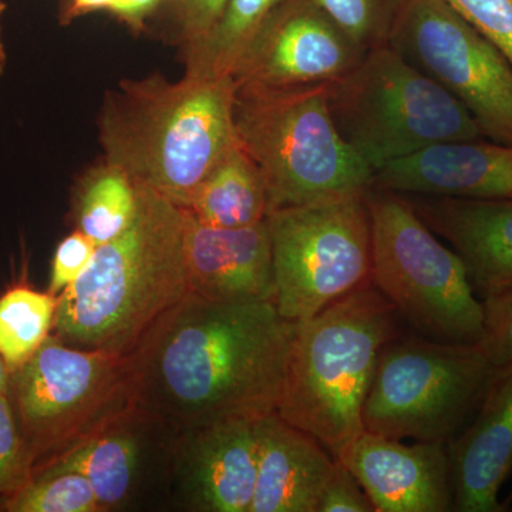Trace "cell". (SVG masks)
I'll return each mask as SVG.
<instances>
[{"mask_svg": "<svg viewBox=\"0 0 512 512\" xmlns=\"http://www.w3.org/2000/svg\"><path fill=\"white\" fill-rule=\"evenodd\" d=\"M298 322L188 292L133 355L136 410L175 434L278 409Z\"/></svg>", "mask_w": 512, "mask_h": 512, "instance_id": "1", "label": "cell"}, {"mask_svg": "<svg viewBox=\"0 0 512 512\" xmlns=\"http://www.w3.org/2000/svg\"><path fill=\"white\" fill-rule=\"evenodd\" d=\"M137 187L130 227L99 245L86 272L57 296L53 335L73 348L134 355L188 293L185 211Z\"/></svg>", "mask_w": 512, "mask_h": 512, "instance_id": "2", "label": "cell"}, {"mask_svg": "<svg viewBox=\"0 0 512 512\" xmlns=\"http://www.w3.org/2000/svg\"><path fill=\"white\" fill-rule=\"evenodd\" d=\"M232 77L161 74L120 83L99 117L107 163L184 208L192 192L238 144Z\"/></svg>", "mask_w": 512, "mask_h": 512, "instance_id": "3", "label": "cell"}, {"mask_svg": "<svg viewBox=\"0 0 512 512\" xmlns=\"http://www.w3.org/2000/svg\"><path fill=\"white\" fill-rule=\"evenodd\" d=\"M372 284L298 322L276 413L336 458L363 427V406L384 343L402 332Z\"/></svg>", "mask_w": 512, "mask_h": 512, "instance_id": "4", "label": "cell"}, {"mask_svg": "<svg viewBox=\"0 0 512 512\" xmlns=\"http://www.w3.org/2000/svg\"><path fill=\"white\" fill-rule=\"evenodd\" d=\"M234 127L264 178L268 212L365 195L373 187V171L333 123L328 86L235 87Z\"/></svg>", "mask_w": 512, "mask_h": 512, "instance_id": "5", "label": "cell"}, {"mask_svg": "<svg viewBox=\"0 0 512 512\" xmlns=\"http://www.w3.org/2000/svg\"><path fill=\"white\" fill-rule=\"evenodd\" d=\"M333 123L373 174L439 144L484 138L466 107L392 46L328 86Z\"/></svg>", "mask_w": 512, "mask_h": 512, "instance_id": "6", "label": "cell"}, {"mask_svg": "<svg viewBox=\"0 0 512 512\" xmlns=\"http://www.w3.org/2000/svg\"><path fill=\"white\" fill-rule=\"evenodd\" d=\"M366 204L372 285L417 335L478 345L484 335L483 301L461 256L424 224L406 195L372 187Z\"/></svg>", "mask_w": 512, "mask_h": 512, "instance_id": "7", "label": "cell"}, {"mask_svg": "<svg viewBox=\"0 0 512 512\" xmlns=\"http://www.w3.org/2000/svg\"><path fill=\"white\" fill-rule=\"evenodd\" d=\"M8 396L37 473L136 410L133 355L73 348L52 333L10 372Z\"/></svg>", "mask_w": 512, "mask_h": 512, "instance_id": "8", "label": "cell"}, {"mask_svg": "<svg viewBox=\"0 0 512 512\" xmlns=\"http://www.w3.org/2000/svg\"><path fill=\"white\" fill-rule=\"evenodd\" d=\"M495 369L478 345L400 332L380 350L363 427L387 439L450 444L476 416Z\"/></svg>", "mask_w": 512, "mask_h": 512, "instance_id": "9", "label": "cell"}, {"mask_svg": "<svg viewBox=\"0 0 512 512\" xmlns=\"http://www.w3.org/2000/svg\"><path fill=\"white\" fill-rule=\"evenodd\" d=\"M266 222L275 305L284 318L311 319L372 284V224L366 194L271 211Z\"/></svg>", "mask_w": 512, "mask_h": 512, "instance_id": "10", "label": "cell"}, {"mask_svg": "<svg viewBox=\"0 0 512 512\" xmlns=\"http://www.w3.org/2000/svg\"><path fill=\"white\" fill-rule=\"evenodd\" d=\"M389 45L460 101L485 140L512 146V64L444 0H409Z\"/></svg>", "mask_w": 512, "mask_h": 512, "instance_id": "11", "label": "cell"}, {"mask_svg": "<svg viewBox=\"0 0 512 512\" xmlns=\"http://www.w3.org/2000/svg\"><path fill=\"white\" fill-rule=\"evenodd\" d=\"M366 53L315 0H292L258 33L232 80L251 90L329 86Z\"/></svg>", "mask_w": 512, "mask_h": 512, "instance_id": "12", "label": "cell"}, {"mask_svg": "<svg viewBox=\"0 0 512 512\" xmlns=\"http://www.w3.org/2000/svg\"><path fill=\"white\" fill-rule=\"evenodd\" d=\"M335 460L362 485L375 512L454 511L448 444H403L365 430Z\"/></svg>", "mask_w": 512, "mask_h": 512, "instance_id": "13", "label": "cell"}, {"mask_svg": "<svg viewBox=\"0 0 512 512\" xmlns=\"http://www.w3.org/2000/svg\"><path fill=\"white\" fill-rule=\"evenodd\" d=\"M184 211L188 292L214 302L275 303L266 218L248 227L221 228L202 224Z\"/></svg>", "mask_w": 512, "mask_h": 512, "instance_id": "14", "label": "cell"}, {"mask_svg": "<svg viewBox=\"0 0 512 512\" xmlns=\"http://www.w3.org/2000/svg\"><path fill=\"white\" fill-rule=\"evenodd\" d=\"M255 421H217L177 434L175 467L192 510L249 512L258 468Z\"/></svg>", "mask_w": 512, "mask_h": 512, "instance_id": "15", "label": "cell"}, {"mask_svg": "<svg viewBox=\"0 0 512 512\" xmlns=\"http://www.w3.org/2000/svg\"><path fill=\"white\" fill-rule=\"evenodd\" d=\"M406 197L424 224L461 256L481 301L511 291L512 200Z\"/></svg>", "mask_w": 512, "mask_h": 512, "instance_id": "16", "label": "cell"}, {"mask_svg": "<svg viewBox=\"0 0 512 512\" xmlns=\"http://www.w3.org/2000/svg\"><path fill=\"white\" fill-rule=\"evenodd\" d=\"M373 187L406 195L512 200V146L485 138L439 144L380 168Z\"/></svg>", "mask_w": 512, "mask_h": 512, "instance_id": "17", "label": "cell"}, {"mask_svg": "<svg viewBox=\"0 0 512 512\" xmlns=\"http://www.w3.org/2000/svg\"><path fill=\"white\" fill-rule=\"evenodd\" d=\"M448 453L454 511L504 512L501 488L512 476V360L495 369L480 409Z\"/></svg>", "mask_w": 512, "mask_h": 512, "instance_id": "18", "label": "cell"}, {"mask_svg": "<svg viewBox=\"0 0 512 512\" xmlns=\"http://www.w3.org/2000/svg\"><path fill=\"white\" fill-rule=\"evenodd\" d=\"M258 468L249 512H316L336 460L278 413L255 421Z\"/></svg>", "mask_w": 512, "mask_h": 512, "instance_id": "19", "label": "cell"}, {"mask_svg": "<svg viewBox=\"0 0 512 512\" xmlns=\"http://www.w3.org/2000/svg\"><path fill=\"white\" fill-rule=\"evenodd\" d=\"M146 421V417L133 410L40 468L33 478L40 474L76 471L92 484L101 512L123 507L133 497L143 473L141 427Z\"/></svg>", "mask_w": 512, "mask_h": 512, "instance_id": "20", "label": "cell"}, {"mask_svg": "<svg viewBox=\"0 0 512 512\" xmlns=\"http://www.w3.org/2000/svg\"><path fill=\"white\" fill-rule=\"evenodd\" d=\"M184 210L212 227L241 228L264 221L269 202L261 171L237 144L195 188Z\"/></svg>", "mask_w": 512, "mask_h": 512, "instance_id": "21", "label": "cell"}, {"mask_svg": "<svg viewBox=\"0 0 512 512\" xmlns=\"http://www.w3.org/2000/svg\"><path fill=\"white\" fill-rule=\"evenodd\" d=\"M292 0H229L217 28L200 45L185 50V73L232 77L268 20Z\"/></svg>", "mask_w": 512, "mask_h": 512, "instance_id": "22", "label": "cell"}, {"mask_svg": "<svg viewBox=\"0 0 512 512\" xmlns=\"http://www.w3.org/2000/svg\"><path fill=\"white\" fill-rule=\"evenodd\" d=\"M136 181L117 165L104 161L87 175L74 207L76 229L101 244L130 227L138 210Z\"/></svg>", "mask_w": 512, "mask_h": 512, "instance_id": "23", "label": "cell"}, {"mask_svg": "<svg viewBox=\"0 0 512 512\" xmlns=\"http://www.w3.org/2000/svg\"><path fill=\"white\" fill-rule=\"evenodd\" d=\"M56 295L16 285L0 296V356L10 372L25 365L53 333Z\"/></svg>", "mask_w": 512, "mask_h": 512, "instance_id": "24", "label": "cell"}, {"mask_svg": "<svg viewBox=\"0 0 512 512\" xmlns=\"http://www.w3.org/2000/svg\"><path fill=\"white\" fill-rule=\"evenodd\" d=\"M2 507L8 512H101L92 484L76 471L40 474Z\"/></svg>", "mask_w": 512, "mask_h": 512, "instance_id": "25", "label": "cell"}, {"mask_svg": "<svg viewBox=\"0 0 512 512\" xmlns=\"http://www.w3.org/2000/svg\"><path fill=\"white\" fill-rule=\"evenodd\" d=\"M367 52L389 45L409 0H315Z\"/></svg>", "mask_w": 512, "mask_h": 512, "instance_id": "26", "label": "cell"}, {"mask_svg": "<svg viewBox=\"0 0 512 512\" xmlns=\"http://www.w3.org/2000/svg\"><path fill=\"white\" fill-rule=\"evenodd\" d=\"M35 464L8 393L0 394V505L32 483Z\"/></svg>", "mask_w": 512, "mask_h": 512, "instance_id": "27", "label": "cell"}, {"mask_svg": "<svg viewBox=\"0 0 512 512\" xmlns=\"http://www.w3.org/2000/svg\"><path fill=\"white\" fill-rule=\"evenodd\" d=\"M512 64V0H444Z\"/></svg>", "mask_w": 512, "mask_h": 512, "instance_id": "28", "label": "cell"}, {"mask_svg": "<svg viewBox=\"0 0 512 512\" xmlns=\"http://www.w3.org/2000/svg\"><path fill=\"white\" fill-rule=\"evenodd\" d=\"M484 335L478 343L495 367L512 360V289L484 299Z\"/></svg>", "mask_w": 512, "mask_h": 512, "instance_id": "29", "label": "cell"}, {"mask_svg": "<svg viewBox=\"0 0 512 512\" xmlns=\"http://www.w3.org/2000/svg\"><path fill=\"white\" fill-rule=\"evenodd\" d=\"M96 249V242L79 229L64 238L57 245L55 256H53L47 292L59 296L70 285H73L89 268Z\"/></svg>", "mask_w": 512, "mask_h": 512, "instance_id": "30", "label": "cell"}, {"mask_svg": "<svg viewBox=\"0 0 512 512\" xmlns=\"http://www.w3.org/2000/svg\"><path fill=\"white\" fill-rule=\"evenodd\" d=\"M316 512H375V507L348 468L336 461Z\"/></svg>", "mask_w": 512, "mask_h": 512, "instance_id": "31", "label": "cell"}, {"mask_svg": "<svg viewBox=\"0 0 512 512\" xmlns=\"http://www.w3.org/2000/svg\"><path fill=\"white\" fill-rule=\"evenodd\" d=\"M229 0H181L184 52L200 45L224 16Z\"/></svg>", "mask_w": 512, "mask_h": 512, "instance_id": "32", "label": "cell"}, {"mask_svg": "<svg viewBox=\"0 0 512 512\" xmlns=\"http://www.w3.org/2000/svg\"><path fill=\"white\" fill-rule=\"evenodd\" d=\"M160 0H117L111 12L120 16L124 22L133 28L143 25L148 13L153 12Z\"/></svg>", "mask_w": 512, "mask_h": 512, "instance_id": "33", "label": "cell"}, {"mask_svg": "<svg viewBox=\"0 0 512 512\" xmlns=\"http://www.w3.org/2000/svg\"><path fill=\"white\" fill-rule=\"evenodd\" d=\"M117 0H70V5L64 10V19L72 20L77 16L86 15L99 9H113Z\"/></svg>", "mask_w": 512, "mask_h": 512, "instance_id": "34", "label": "cell"}, {"mask_svg": "<svg viewBox=\"0 0 512 512\" xmlns=\"http://www.w3.org/2000/svg\"><path fill=\"white\" fill-rule=\"evenodd\" d=\"M10 382V369L0 356V394L8 393Z\"/></svg>", "mask_w": 512, "mask_h": 512, "instance_id": "35", "label": "cell"}, {"mask_svg": "<svg viewBox=\"0 0 512 512\" xmlns=\"http://www.w3.org/2000/svg\"><path fill=\"white\" fill-rule=\"evenodd\" d=\"M6 6L5 3L0 0V22H2L3 12H5ZM0 59L6 60V52L5 46H3L2 42V26H0Z\"/></svg>", "mask_w": 512, "mask_h": 512, "instance_id": "36", "label": "cell"}, {"mask_svg": "<svg viewBox=\"0 0 512 512\" xmlns=\"http://www.w3.org/2000/svg\"><path fill=\"white\" fill-rule=\"evenodd\" d=\"M511 503H512V490L510 491V495H508V497L505 498V501L503 503L505 511H507L508 504H511Z\"/></svg>", "mask_w": 512, "mask_h": 512, "instance_id": "37", "label": "cell"}, {"mask_svg": "<svg viewBox=\"0 0 512 512\" xmlns=\"http://www.w3.org/2000/svg\"><path fill=\"white\" fill-rule=\"evenodd\" d=\"M6 60L0 59V74L3 73V69H5Z\"/></svg>", "mask_w": 512, "mask_h": 512, "instance_id": "38", "label": "cell"}, {"mask_svg": "<svg viewBox=\"0 0 512 512\" xmlns=\"http://www.w3.org/2000/svg\"><path fill=\"white\" fill-rule=\"evenodd\" d=\"M507 511H512V503L508 504Z\"/></svg>", "mask_w": 512, "mask_h": 512, "instance_id": "39", "label": "cell"}]
</instances>
